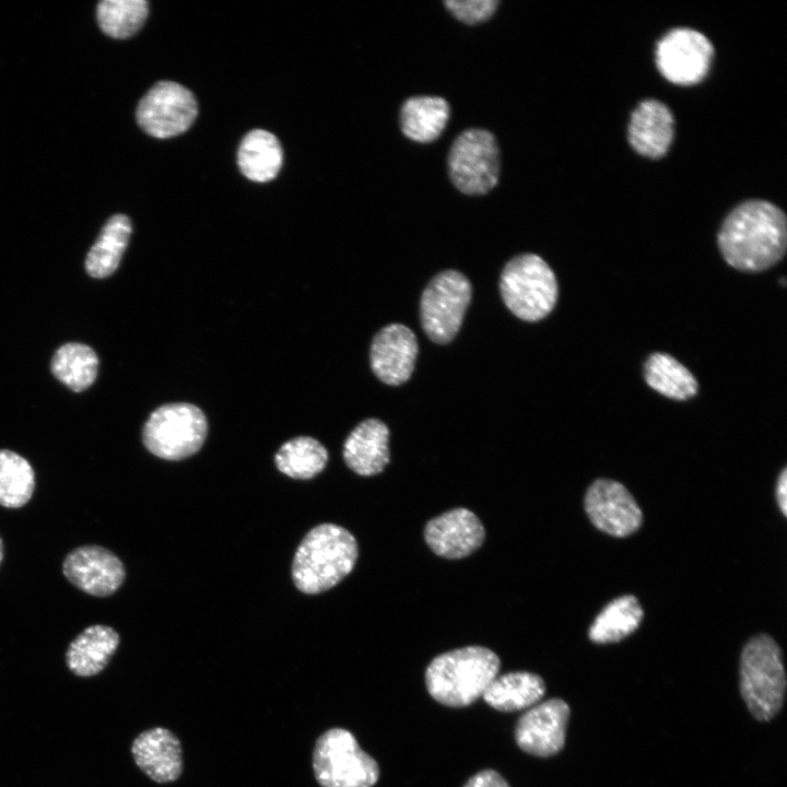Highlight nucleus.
Here are the masks:
<instances>
[{
    "label": "nucleus",
    "mask_w": 787,
    "mask_h": 787,
    "mask_svg": "<svg viewBox=\"0 0 787 787\" xmlns=\"http://www.w3.org/2000/svg\"><path fill=\"white\" fill-rule=\"evenodd\" d=\"M740 693L751 715L768 721L782 709L786 672L782 649L767 634L751 637L742 648L739 666Z\"/></svg>",
    "instance_id": "obj_4"
},
{
    "label": "nucleus",
    "mask_w": 787,
    "mask_h": 787,
    "mask_svg": "<svg viewBox=\"0 0 787 787\" xmlns=\"http://www.w3.org/2000/svg\"><path fill=\"white\" fill-rule=\"evenodd\" d=\"M62 572L77 588L96 597L113 595L126 576L119 557L108 549L94 544L70 551L63 560Z\"/></svg>",
    "instance_id": "obj_13"
},
{
    "label": "nucleus",
    "mask_w": 787,
    "mask_h": 787,
    "mask_svg": "<svg viewBox=\"0 0 787 787\" xmlns=\"http://www.w3.org/2000/svg\"><path fill=\"white\" fill-rule=\"evenodd\" d=\"M98 357L86 344L69 342L61 345L51 360V372L73 391H83L95 380Z\"/></svg>",
    "instance_id": "obj_27"
},
{
    "label": "nucleus",
    "mask_w": 787,
    "mask_h": 787,
    "mask_svg": "<svg viewBox=\"0 0 787 787\" xmlns=\"http://www.w3.org/2000/svg\"><path fill=\"white\" fill-rule=\"evenodd\" d=\"M35 489V472L21 455L0 449V505L19 508L32 497Z\"/></svg>",
    "instance_id": "obj_29"
},
{
    "label": "nucleus",
    "mask_w": 787,
    "mask_h": 787,
    "mask_svg": "<svg viewBox=\"0 0 787 787\" xmlns=\"http://www.w3.org/2000/svg\"><path fill=\"white\" fill-rule=\"evenodd\" d=\"M197 114V101L188 89L173 81H160L141 98L136 116L148 134L166 139L189 129Z\"/></svg>",
    "instance_id": "obj_10"
},
{
    "label": "nucleus",
    "mask_w": 787,
    "mask_h": 787,
    "mask_svg": "<svg viewBox=\"0 0 787 787\" xmlns=\"http://www.w3.org/2000/svg\"><path fill=\"white\" fill-rule=\"evenodd\" d=\"M453 184L463 193L483 195L495 187L500 151L495 137L484 129H468L453 142L448 154Z\"/></svg>",
    "instance_id": "obj_9"
},
{
    "label": "nucleus",
    "mask_w": 787,
    "mask_h": 787,
    "mask_svg": "<svg viewBox=\"0 0 787 787\" xmlns=\"http://www.w3.org/2000/svg\"><path fill=\"white\" fill-rule=\"evenodd\" d=\"M463 787H509V785L496 771L484 770L473 775Z\"/></svg>",
    "instance_id": "obj_32"
},
{
    "label": "nucleus",
    "mask_w": 787,
    "mask_h": 787,
    "mask_svg": "<svg viewBox=\"0 0 787 787\" xmlns=\"http://www.w3.org/2000/svg\"><path fill=\"white\" fill-rule=\"evenodd\" d=\"M119 634L110 626L94 624L68 646L66 665L75 676L89 678L102 672L119 646Z\"/></svg>",
    "instance_id": "obj_20"
},
{
    "label": "nucleus",
    "mask_w": 787,
    "mask_h": 787,
    "mask_svg": "<svg viewBox=\"0 0 787 787\" xmlns=\"http://www.w3.org/2000/svg\"><path fill=\"white\" fill-rule=\"evenodd\" d=\"M131 232V222L127 215L110 216L86 256V272L96 279L113 274L119 266Z\"/></svg>",
    "instance_id": "obj_25"
},
{
    "label": "nucleus",
    "mask_w": 787,
    "mask_h": 787,
    "mask_svg": "<svg viewBox=\"0 0 787 787\" xmlns=\"http://www.w3.org/2000/svg\"><path fill=\"white\" fill-rule=\"evenodd\" d=\"M277 468L293 479L307 480L320 473L328 462V451L309 436L285 442L274 456Z\"/></svg>",
    "instance_id": "obj_28"
},
{
    "label": "nucleus",
    "mask_w": 787,
    "mask_h": 787,
    "mask_svg": "<svg viewBox=\"0 0 787 787\" xmlns=\"http://www.w3.org/2000/svg\"><path fill=\"white\" fill-rule=\"evenodd\" d=\"M713 55V45L705 35L689 27H677L658 42L656 64L668 81L693 85L706 77Z\"/></svg>",
    "instance_id": "obj_11"
},
{
    "label": "nucleus",
    "mask_w": 787,
    "mask_h": 787,
    "mask_svg": "<svg viewBox=\"0 0 787 787\" xmlns=\"http://www.w3.org/2000/svg\"><path fill=\"white\" fill-rule=\"evenodd\" d=\"M97 22L114 38H127L144 24L149 4L145 0H103L97 4Z\"/></svg>",
    "instance_id": "obj_30"
},
{
    "label": "nucleus",
    "mask_w": 787,
    "mask_h": 787,
    "mask_svg": "<svg viewBox=\"0 0 787 787\" xmlns=\"http://www.w3.org/2000/svg\"><path fill=\"white\" fill-rule=\"evenodd\" d=\"M136 765L153 782L165 784L183 772V749L178 737L163 727L140 732L131 743Z\"/></svg>",
    "instance_id": "obj_17"
},
{
    "label": "nucleus",
    "mask_w": 787,
    "mask_h": 787,
    "mask_svg": "<svg viewBox=\"0 0 787 787\" xmlns=\"http://www.w3.org/2000/svg\"><path fill=\"white\" fill-rule=\"evenodd\" d=\"M471 283L457 270L437 273L424 289L420 318L424 332L435 343L450 342L462 324L471 301Z\"/></svg>",
    "instance_id": "obj_8"
},
{
    "label": "nucleus",
    "mask_w": 787,
    "mask_h": 787,
    "mask_svg": "<svg viewBox=\"0 0 787 787\" xmlns=\"http://www.w3.org/2000/svg\"><path fill=\"white\" fill-rule=\"evenodd\" d=\"M449 118V105L438 96H413L401 107L400 126L409 139L428 143L436 140Z\"/></svg>",
    "instance_id": "obj_23"
},
{
    "label": "nucleus",
    "mask_w": 787,
    "mask_h": 787,
    "mask_svg": "<svg viewBox=\"0 0 787 787\" xmlns=\"http://www.w3.org/2000/svg\"><path fill=\"white\" fill-rule=\"evenodd\" d=\"M776 502L784 516L787 515V469L779 473L775 489Z\"/></svg>",
    "instance_id": "obj_33"
},
{
    "label": "nucleus",
    "mask_w": 787,
    "mask_h": 787,
    "mask_svg": "<svg viewBox=\"0 0 787 787\" xmlns=\"http://www.w3.org/2000/svg\"><path fill=\"white\" fill-rule=\"evenodd\" d=\"M496 0H448L444 4L459 21L466 24H477L486 21L495 12Z\"/></svg>",
    "instance_id": "obj_31"
},
{
    "label": "nucleus",
    "mask_w": 787,
    "mask_h": 787,
    "mask_svg": "<svg viewBox=\"0 0 787 787\" xmlns=\"http://www.w3.org/2000/svg\"><path fill=\"white\" fill-rule=\"evenodd\" d=\"M389 430L378 419L362 421L343 444V459L355 473L371 477L380 473L390 460Z\"/></svg>",
    "instance_id": "obj_19"
},
{
    "label": "nucleus",
    "mask_w": 787,
    "mask_h": 787,
    "mask_svg": "<svg viewBox=\"0 0 787 787\" xmlns=\"http://www.w3.org/2000/svg\"><path fill=\"white\" fill-rule=\"evenodd\" d=\"M584 506L591 524L615 538L633 535L643 522V512L634 496L615 480H595L586 491Z\"/></svg>",
    "instance_id": "obj_12"
},
{
    "label": "nucleus",
    "mask_w": 787,
    "mask_h": 787,
    "mask_svg": "<svg viewBox=\"0 0 787 787\" xmlns=\"http://www.w3.org/2000/svg\"><path fill=\"white\" fill-rule=\"evenodd\" d=\"M498 656L483 646H467L436 656L425 671L430 695L449 707H463L481 697L498 674Z\"/></svg>",
    "instance_id": "obj_3"
},
{
    "label": "nucleus",
    "mask_w": 787,
    "mask_h": 787,
    "mask_svg": "<svg viewBox=\"0 0 787 787\" xmlns=\"http://www.w3.org/2000/svg\"><path fill=\"white\" fill-rule=\"evenodd\" d=\"M418 352L414 332L402 324H390L373 338L371 367L383 383L398 386L410 378Z\"/></svg>",
    "instance_id": "obj_16"
},
{
    "label": "nucleus",
    "mask_w": 787,
    "mask_h": 787,
    "mask_svg": "<svg viewBox=\"0 0 787 787\" xmlns=\"http://www.w3.org/2000/svg\"><path fill=\"white\" fill-rule=\"evenodd\" d=\"M208 433L204 413L187 402L155 409L142 431V441L153 455L166 460L185 459L202 447Z\"/></svg>",
    "instance_id": "obj_7"
},
{
    "label": "nucleus",
    "mask_w": 787,
    "mask_h": 787,
    "mask_svg": "<svg viewBox=\"0 0 787 787\" xmlns=\"http://www.w3.org/2000/svg\"><path fill=\"white\" fill-rule=\"evenodd\" d=\"M644 610L633 595H623L607 603L589 626L588 637L596 644L618 643L641 625Z\"/></svg>",
    "instance_id": "obj_24"
},
{
    "label": "nucleus",
    "mask_w": 787,
    "mask_h": 787,
    "mask_svg": "<svg viewBox=\"0 0 787 787\" xmlns=\"http://www.w3.org/2000/svg\"><path fill=\"white\" fill-rule=\"evenodd\" d=\"M283 152L278 138L262 129L249 131L242 140L237 163L248 179L267 183L280 172Z\"/></svg>",
    "instance_id": "obj_22"
},
{
    "label": "nucleus",
    "mask_w": 787,
    "mask_h": 787,
    "mask_svg": "<svg viewBox=\"0 0 787 787\" xmlns=\"http://www.w3.org/2000/svg\"><path fill=\"white\" fill-rule=\"evenodd\" d=\"M313 771L321 787H373L379 777L377 762L343 728H331L316 740Z\"/></svg>",
    "instance_id": "obj_6"
},
{
    "label": "nucleus",
    "mask_w": 787,
    "mask_h": 787,
    "mask_svg": "<svg viewBox=\"0 0 787 787\" xmlns=\"http://www.w3.org/2000/svg\"><path fill=\"white\" fill-rule=\"evenodd\" d=\"M673 139V116L657 99H645L631 115L629 142L643 156L659 158L670 148Z\"/></svg>",
    "instance_id": "obj_18"
},
{
    "label": "nucleus",
    "mask_w": 787,
    "mask_h": 787,
    "mask_svg": "<svg viewBox=\"0 0 787 787\" xmlns=\"http://www.w3.org/2000/svg\"><path fill=\"white\" fill-rule=\"evenodd\" d=\"M3 554H4V548H3V542H2V540H1V538H0V564H1L2 560H3Z\"/></svg>",
    "instance_id": "obj_34"
},
{
    "label": "nucleus",
    "mask_w": 787,
    "mask_h": 787,
    "mask_svg": "<svg viewBox=\"0 0 787 787\" xmlns=\"http://www.w3.org/2000/svg\"><path fill=\"white\" fill-rule=\"evenodd\" d=\"M644 376L649 387L674 400H686L697 392L693 374L666 353H654L647 359Z\"/></svg>",
    "instance_id": "obj_26"
},
{
    "label": "nucleus",
    "mask_w": 787,
    "mask_h": 787,
    "mask_svg": "<svg viewBox=\"0 0 787 787\" xmlns=\"http://www.w3.org/2000/svg\"><path fill=\"white\" fill-rule=\"evenodd\" d=\"M500 291L507 308L526 321L547 317L554 308L559 293L554 272L535 254H521L505 265Z\"/></svg>",
    "instance_id": "obj_5"
},
{
    "label": "nucleus",
    "mask_w": 787,
    "mask_h": 787,
    "mask_svg": "<svg viewBox=\"0 0 787 787\" xmlns=\"http://www.w3.org/2000/svg\"><path fill=\"white\" fill-rule=\"evenodd\" d=\"M569 712V706L561 698L532 706L517 723L515 739L518 747L539 757L559 753L565 744Z\"/></svg>",
    "instance_id": "obj_14"
},
{
    "label": "nucleus",
    "mask_w": 787,
    "mask_h": 787,
    "mask_svg": "<svg viewBox=\"0 0 787 787\" xmlns=\"http://www.w3.org/2000/svg\"><path fill=\"white\" fill-rule=\"evenodd\" d=\"M357 556V542L349 530L320 524L306 533L295 552L293 582L302 592H324L352 572Z\"/></svg>",
    "instance_id": "obj_2"
},
{
    "label": "nucleus",
    "mask_w": 787,
    "mask_h": 787,
    "mask_svg": "<svg viewBox=\"0 0 787 787\" xmlns=\"http://www.w3.org/2000/svg\"><path fill=\"white\" fill-rule=\"evenodd\" d=\"M787 245L784 212L765 200H748L737 205L724 220L718 246L729 266L757 272L775 265Z\"/></svg>",
    "instance_id": "obj_1"
},
{
    "label": "nucleus",
    "mask_w": 787,
    "mask_h": 787,
    "mask_svg": "<svg viewBox=\"0 0 787 787\" xmlns=\"http://www.w3.org/2000/svg\"><path fill=\"white\" fill-rule=\"evenodd\" d=\"M542 678L528 671H515L496 678L482 697L500 712H515L535 706L544 695Z\"/></svg>",
    "instance_id": "obj_21"
},
{
    "label": "nucleus",
    "mask_w": 787,
    "mask_h": 787,
    "mask_svg": "<svg viewBox=\"0 0 787 787\" xmlns=\"http://www.w3.org/2000/svg\"><path fill=\"white\" fill-rule=\"evenodd\" d=\"M424 539L438 556L458 560L477 551L485 539V529L471 510L458 507L431 519Z\"/></svg>",
    "instance_id": "obj_15"
}]
</instances>
